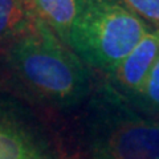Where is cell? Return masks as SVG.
<instances>
[{
    "label": "cell",
    "mask_w": 159,
    "mask_h": 159,
    "mask_svg": "<svg viewBox=\"0 0 159 159\" xmlns=\"http://www.w3.org/2000/svg\"><path fill=\"white\" fill-rule=\"evenodd\" d=\"M3 56L15 86L43 107L77 109L93 92L86 64L37 17Z\"/></svg>",
    "instance_id": "6da1fadb"
},
{
    "label": "cell",
    "mask_w": 159,
    "mask_h": 159,
    "mask_svg": "<svg viewBox=\"0 0 159 159\" xmlns=\"http://www.w3.org/2000/svg\"><path fill=\"white\" fill-rule=\"evenodd\" d=\"M94 92L73 122L81 159H159V122L122 114L110 85Z\"/></svg>",
    "instance_id": "7a4b0ae2"
},
{
    "label": "cell",
    "mask_w": 159,
    "mask_h": 159,
    "mask_svg": "<svg viewBox=\"0 0 159 159\" xmlns=\"http://www.w3.org/2000/svg\"><path fill=\"white\" fill-rule=\"evenodd\" d=\"M148 31L123 0H77L69 47L88 68L109 74Z\"/></svg>",
    "instance_id": "3957f363"
},
{
    "label": "cell",
    "mask_w": 159,
    "mask_h": 159,
    "mask_svg": "<svg viewBox=\"0 0 159 159\" xmlns=\"http://www.w3.org/2000/svg\"><path fill=\"white\" fill-rule=\"evenodd\" d=\"M34 116L17 99L0 96V159H56Z\"/></svg>",
    "instance_id": "277c9868"
},
{
    "label": "cell",
    "mask_w": 159,
    "mask_h": 159,
    "mask_svg": "<svg viewBox=\"0 0 159 159\" xmlns=\"http://www.w3.org/2000/svg\"><path fill=\"white\" fill-rule=\"evenodd\" d=\"M159 54V29H150L137 47L109 73L116 86L131 96H139Z\"/></svg>",
    "instance_id": "5b68a950"
},
{
    "label": "cell",
    "mask_w": 159,
    "mask_h": 159,
    "mask_svg": "<svg viewBox=\"0 0 159 159\" xmlns=\"http://www.w3.org/2000/svg\"><path fill=\"white\" fill-rule=\"evenodd\" d=\"M25 3L34 17L45 23L69 47V33L77 0H25Z\"/></svg>",
    "instance_id": "8992f818"
},
{
    "label": "cell",
    "mask_w": 159,
    "mask_h": 159,
    "mask_svg": "<svg viewBox=\"0 0 159 159\" xmlns=\"http://www.w3.org/2000/svg\"><path fill=\"white\" fill-rule=\"evenodd\" d=\"M34 20L25 0H0V53H6L33 25Z\"/></svg>",
    "instance_id": "52a82bcc"
},
{
    "label": "cell",
    "mask_w": 159,
    "mask_h": 159,
    "mask_svg": "<svg viewBox=\"0 0 159 159\" xmlns=\"http://www.w3.org/2000/svg\"><path fill=\"white\" fill-rule=\"evenodd\" d=\"M138 97H141L143 103L148 107L159 109V54L152 68L150 69L143 89Z\"/></svg>",
    "instance_id": "ba28073f"
},
{
    "label": "cell",
    "mask_w": 159,
    "mask_h": 159,
    "mask_svg": "<svg viewBox=\"0 0 159 159\" xmlns=\"http://www.w3.org/2000/svg\"><path fill=\"white\" fill-rule=\"evenodd\" d=\"M138 16L141 15L159 25V0H123Z\"/></svg>",
    "instance_id": "9c48e42d"
}]
</instances>
